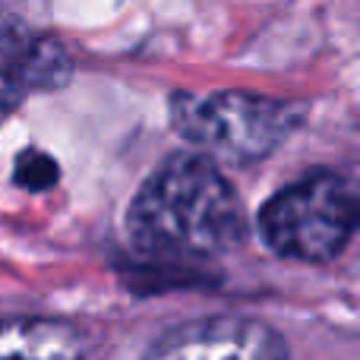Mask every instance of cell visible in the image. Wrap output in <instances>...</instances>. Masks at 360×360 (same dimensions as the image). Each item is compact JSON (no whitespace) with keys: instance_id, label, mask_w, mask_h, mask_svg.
Instances as JSON below:
<instances>
[{"instance_id":"obj_6","label":"cell","mask_w":360,"mask_h":360,"mask_svg":"<svg viewBox=\"0 0 360 360\" xmlns=\"http://www.w3.org/2000/svg\"><path fill=\"white\" fill-rule=\"evenodd\" d=\"M89 335L70 319H0V360H86Z\"/></svg>"},{"instance_id":"obj_3","label":"cell","mask_w":360,"mask_h":360,"mask_svg":"<svg viewBox=\"0 0 360 360\" xmlns=\"http://www.w3.org/2000/svg\"><path fill=\"white\" fill-rule=\"evenodd\" d=\"M357 186L338 171L313 174L281 186L259 212L262 240L294 262L323 266L348 250L357 231Z\"/></svg>"},{"instance_id":"obj_2","label":"cell","mask_w":360,"mask_h":360,"mask_svg":"<svg viewBox=\"0 0 360 360\" xmlns=\"http://www.w3.org/2000/svg\"><path fill=\"white\" fill-rule=\"evenodd\" d=\"M171 120L199 155L228 165H253L269 158L297 130L304 108L240 89L180 92L171 105Z\"/></svg>"},{"instance_id":"obj_7","label":"cell","mask_w":360,"mask_h":360,"mask_svg":"<svg viewBox=\"0 0 360 360\" xmlns=\"http://www.w3.org/2000/svg\"><path fill=\"white\" fill-rule=\"evenodd\" d=\"M57 180V162L51 155L38 149H25L16 158V184H22L25 190H48Z\"/></svg>"},{"instance_id":"obj_1","label":"cell","mask_w":360,"mask_h":360,"mask_svg":"<svg viewBox=\"0 0 360 360\" xmlns=\"http://www.w3.org/2000/svg\"><path fill=\"white\" fill-rule=\"evenodd\" d=\"M130 240L158 259H212L247 234L243 202L218 162L180 152L158 165L130 202Z\"/></svg>"},{"instance_id":"obj_4","label":"cell","mask_w":360,"mask_h":360,"mask_svg":"<svg viewBox=\"0 0 360 360\" xmlns=\"http://www.w3.org/2000/svg\"><path fill=\"white\" fill-rule=\"evenodd\" d=\"M143 360H288V345L262 319L215 313L177 323Z\"/></svg>"},{"instance_id":"obj_5","label":"cell","mask_w":360,"mask_h":360,"mask_svg":"<svg viewBox=\"0 0 360 360\" xmlns=\"http://www.w3.org/2000/svg\"><path fill=\"white\" fill-rule=\"evenodd\" d=\"M70 73L73 60L60 41L38 35L22 19L0 10V82L29 95L63 86Z\"/></svg>"}]
</instances>
